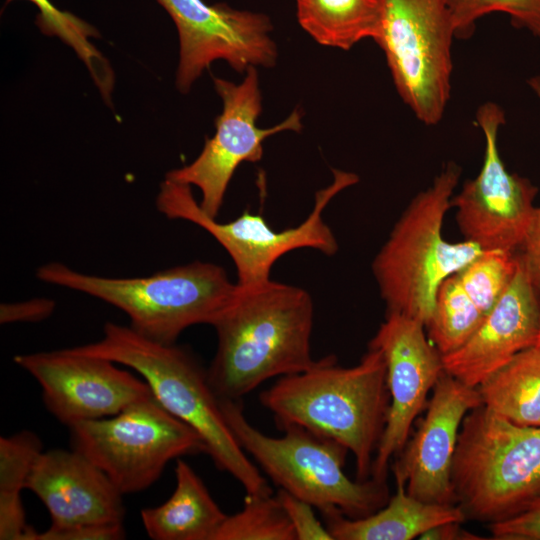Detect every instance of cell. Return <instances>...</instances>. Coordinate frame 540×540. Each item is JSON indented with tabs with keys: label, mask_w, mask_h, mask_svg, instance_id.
<instances>
[{
	"label": "cell",
	"mask_w": 540,
	"mask_h": 540,
	"mask_svg": "<svg viewBox=\"0 0 540 540\" xmlns=\"http://www.w3.org/2000/svg\"><path fill=\"white\" fill-rule=\"evenodd\" d=\"M313 318L312 297L301 287L272 279L238 284L212 325L217 349L207 376L214 392L241 400L268 379L311 368Z\"/></svg>",
	"instance_id": "obj_1"
},
{
	"label": "cell",
	"mask_w": 540,
	"mask_h": 540,
	"mask_svg": "<svg viewBox=\"0 0 540 540\" xmlns=\"http://www.w3.org/2000/svg\"><path fill=\"white\" fill-rule=\"evenodd\" d=\"M259 400L280 429L300 426L351 451L357 480L369 479L390 406L379 349L368 346L351 367L337 365L333 355L323 357L305 371L279 377Z\"/></svg>",
	"instance_id": "obj_2"
},
{
	"label": "cell",
	"mask_w": 540,
	"mask_h": 540,
	"mask_svg": "<svg viewBox=\"0 0 540 540\" xmlns=\"http://www.w3.org/2000/svg\"><path fill=\"white\" fill-rule=\"evenodd\" d=\"M134 370L172 415L193 428L218 469L246 493H272L266 479L236 441L204 369L186 348L144 337L130 326L107 322L100 340L72 348Z\"/></svg>",
	"instance_id": "obj_3"
},
{
	"label": "cell",
	"mask_w": 540,
	"mask_h": 540,
	"mask_svg": "<svg viewBox=\"0 0 540 540\" xmlns=\"http://www.w3.org/2000/svg\"><path fill=\"white\" fill-rule=\"evenodd\" d=\"M36 277L118 308L128 316L133 330L163 344H174L191 326H212L238 288L222 266L203 261L124 278L87 274L49 262L36 270Z\"/></svg>",
	"instance_id": "obj_4"
},
{
	"label": "cell",
	"mask_w": 540,
	"mask_h": 540,
	"mask_svg": "<svg viewBox=\"0 0 540 540\" xmlns=\"http://www.w3.org/2000/svg\"><path fill=\"white\" fill-rule=\"evenodd\" d=\"M459 176V167L448 164L411 200L375 255L372 272L387 314H403L426 326L440 284L484 251L471 241L449 242L442 234Z\"/></svg>",
	"instance_id": "obj_5"
},
{
	"label": "cell",
	"mask_w": 540,
	"mask_h": 540,
	"mask_svg": "<svg viewBox=\"0 0 540 540\" xmlns=\"http://www.w3.org/2000/svg\"><path fill=\"white\" fill-rule=\"evenodd\" d=\"M451 483L466 519L491 524L517 515L540 497V427L473 408L459 430Z\"/></svg>",
	"instance_id": "obj_6"
},
{
	"label": "cell",
	"mask_w": 540,
	"mask_h": 540,
	"mask_svg": "<svg viewBox=\"0 0 540 540\" xmlns=\"http://www.w3.org/2000/svg\"><path fill=\"white\" fill-rule=\"evenodd\" d=\"M220 402L236 441L281 489L320 511L335 508L349 518L368 516L388 502L386 481L346 475L348 450L338 442L296 425L282 427L281 437L268 436L248 421L240 400Z\"/></svg>",
	"instance_id": "obj_7"
},
{
	"label": "cell",
	"mask_w": 540,
	"mask_h": 540,
	"mask_svg": "<svg viewBox=\"0 0 540 540\" xmlns=\"http://www.w3.org/2000/svg\"><path fill=\"white\" fill-rule=\"evenodd\" d=\"M357 182L354 173L334 170L332 183L316 192L307 217L283 230L273 229L261 214L248 211L234 220L219 222L202 210L190 185L167 178L160 185L156 207L169 219L193 223L209 233L233 261L237 284L247 286L270 280L273 265L293 250L310 248L335 255L338 242L322 213L339 192Z\"/></svg>",
	"instance_id": "obj_8"
},
{
	"label": "cell",
	"mask_w": 540,
	"mask_h": 540,
	"mask_svg": "<svg viewBox=\"0 0 540 540\" xmlns=\"http://www.w3.org/2000/svg\"><path fill=\"white\" fill-rule=\"evenodd\" d=\"M69 428L72 449L98 466L123 495L150 487L171 460L207 453L202 437L154 396Z\"/></svg>",
	"instance_id": "obj_9"
},
{
	"label": "cell",
	"mask_w": 540,
	"mask_h": 540,
	"mask_svg": "<svg viewBox=\"0 0 540 540\" xmlns=\"http://www.w3.org/2000/svg\"><path fill=\"white\" fill-rule=\"evenodd\" d=\"M376 43L402 100L424 124H437L450 95L455 37L447 0H379Z\"/></svg>",
	"instance_id": "obj_10"
},
{
	"label": "cell",
	"mask_w": 540,
	"mask_h": 540,
	"mask_svg": "<svg viewBox=\"0 0 540 540\" xmlns=\"http://www.w3.org/2000/svg\"><path fill=\"white\" fill-rule=\"evenodd\" d=\"M240 84L214 77L216 92L223 102L216 118V132L207 138L198 157L190 164L171 170L167 179L196 186L201 192L200 207L217 218L231 178L243 162H257L263 156V142L276 133L302 129L301 114L295 109L280 124L263 129L256 125L262 110L255 66L246 70Z\"/></svg>",
	"instance_id": "obj_11"
},
{
	"label": "cell",
	"mask_w": 540,
	"mask_h": 540,
	"mask_svg": "<svg viewBox=\"0 0 540 540\" xmlns=\"http://www.w3.org/2000/svg\"><path fill=\"white\" fill-rule=\"evenodd\" d=\"M476 122L485 136L484 160L478 175L452 197L456 221L465 240L482 250L517 251L532 218L537 188L510 173L498 150V130L505 122L500 106L479 107Z\"/></svg>",
	"instance_id": "obj_12"
},
{
	"label": "cell",
	"mask_w": 540,
	"mask_h": 540,
	"mask_svg": "<svg viewBox=\"0 0 540 540\" xmlns=\"http://www.w3.org/2000/svg\"><path fill=\"white\" fill-rule=\"evenodd\" d=\"M13 360L39 383L46 408L68 427L116 415L154 396L141 376L72 348L19 354Z\"/></svg>",
	"instance_id": "obj_13"
},
{
	"label": "cell",
	"mask_w": 540,
	"mask_h": 540,
	"mask_svg": "<svg viewBox=\"0 0 540 540\" xmlns=\"http://www.w3.org/2000/svg\"><path fill=\"white\" fill-rule=\"evenodd\" d=\"M174 21L180 42L176 84L183 93L210 63L225 60L242 72L250 66L272 67L277 48L270 19L223 3L203 0H157Z\"/></svg>",
	"instance_id": "obj_14"
},
{
	"label": "cell",
	"mask_w": 540,
	"mask_h": 540,
	"mask_svg": "<svg viewBox=\"0 0 540 540\" xmlns=\"http://www.w3.org/2000/svg\"><path fill=\"white\" fill-rule=\"evenodd\" d=\"M424 328L417 319L389 313L368 345L379 349L385 359L390 394L387 421L371 470L377 481H386L391 458L404 449L414 419L444 372L442 355Z\"/></svg>",
	"instance_id": "obj_15"
},
{
	"label": "cell",
	"mask_w": 540,
	"mask_h": 540,
	"mask_svg": "<svg viewBox=\"0 0 540 540\" xmlns=\"http://www.w3.org/2000/svg\"><path fill=\"white\" fill-rule=\"evenodd\" d=\"M481 404L477 387L442 373L425 417L393 466L411 496L427 503L456 504L451 469L459 430L465 415Z\"/></svg>",
	"instance_id": "obj_16"
},
{
	"label": "cell",
	"mask_w": 540,
	"mask_h": 540,
	"mask_svg": "<svg viewBox=\"0 0 540 540\" xmlns=\"http://www.w3.org/2000/svg\"><path fill=\"white\" fill-rule=\"evenodd\" d=\"M26 489L47 508L51 527L124 522L123 494L98 466L74 449L42 451Z\"/></svg>",
	"instance_id": "obj_17"
},
{
	"label": "cell",
	"mask_w": 540,
	"mask_h": 540,
	"mask_svg": "<svg viewBox=\"0 0 540 540\" xmlns=\"http://www.w3.org/2000/svg\"><path fill=\"white\" fill-rule=\"evenodd\" d=\"M539 333L540 294L520 263L511 284L474 334L457 350L442 355L444 371L476 388L516 354L536 346Z\"/></svg>",
	"instance_id": "obj_18"
},
{
	"label": "cell",
	"mask_w": 540,
	"mask_h": 540,
	"mask_svg": "<svg viewBox=\"0 0 540 540\" xmlns=\"http://www.w3.org/2000/svg\"><path fill=\"white\" fill-rule=\"evenodd\" d=\"M394 475L395 495L368 516L349 518L335 508L320 511L333 540H410L437 525L466 520L459 505L421 501L407 492L400 473Z\"/></svg>",
	"instance_id": "obj_19"
},
{
	"label": "cell",
	"mask_w": 540,
	"mask_h": 540,
	"mask_svg": "<svg viewBox=\"0 0 540 540\" xmlns=\"http://www.w3.org/2000/svg\"><path fill=\"white\" fill-rule=\"evenodd\" d=\"M176 487L163 504L141 511V521L153 540H214L225 514L207 487L184 460L175 466Z\"/></svg>",
	"instance_id": "obj_20"
},
{
	"label": "cell",
	"mask_w": 540,
	"mask_h": 540,
	"mask_svg": "<svg viewBox=\"0 0 540 540\" xmlns=\"http://www.w3.org/2000/svg\"><path fill=\"white\" fill-rule=\"evenodd\" d=\"M481 402L498 416L525 427H540V349L516 354L477 386Z\"/></svg>",
	"instance_id": "obj_21"
},
{
	"label": "cell",
	"mask_w": 540,
	"mask_h": 540,
	"mask_svg": "<svg viewBox=\"0 0 540 540\" xmlns=\"http://www.w3.org/2000/svg\"><path fill=\"white\" fill-rule=\"evenodd\" d=\"M301 27L319 44L350 49L379 33V0H297Z\"/></svg>",
	"instance_id": "obj_22"
},
{
	"label": "cell",
	"mask_w": 540,
	"mask_h": 540,
	"mask_svg": "<svg viewBox=\"0 0 540 540\" xmlns=\"http://www.w3.org/2000/svg\"><path fill=\"white\" fill-rule=\"evenodd\" d=\"M38 436L20 431L0 438V539L37 540V532L26 522L21 491L38 455L42 452Z\"/></svg>",
	"instance_id": "obj_23"
},
{
	"label": "cell",
	"mask_w": 540,
	"mask_h": 540,
	"mask_svg": "<svg viewBox=\"0 0 540 540\" xmlns=\"http://www.w3.org/2000/svg\"><path fill=\"white\" fill-rule=\"evenodd\" d=\"M484 317L453 274L440 284L425 328L433 345L441 355H446L465 344Z\"/></svg>",
	"instance_id": "obj_24"
},
{
	"label": "cell",
	"mask_w": 540,
	"mask_h": 540,
	"mask_svg": "<svg viewBox=\"0 0 540 540\" xmlns=\"http://www.w3.org/2000/svg\"><path fill=\"white\" fill-rule=\"evenodd\" d=\"M214 540H296L277 496L247 493L240 511L227 515Z\"/></svg>",
	"instance_id": "obj_25"
},
{
	"label": "cell",
	"mask_w": 540,
	"mask_h": 540,
	"mask_svg": "<svg viewBox=\"0 0 540 540\" xmlns=\"http://www.w3.org/2000/svg\"><path fill=\"white\" fill-rule=\"evenodd\" d=\"M519 266L517 251L484 250L456 276L486 316L511 284Z\"/></svg>",
	"instance_id": "obj_26"
},
{
	"label": "cell",
	"mask_w": 540,
	"mask_h": 540,
	"mask_svg": "<svg viewBox=\"0 0 540 540\" xmlns=\"http://www.w3.org/2000/svg\"><path fill=\"white\" fill-rule=\"evenodd\" d=\"M455 37H470L476 21L491 13H505L517 28L540 39V0H447Z\"/></svg>",
	"instance_id": "obj_27"
},
{
	"label": "cell",
	"mask_w": 540,
	"mask_h": 540,
	"mask_svg": "<svg viewBox=\"0 0 540 540\" xmlns=\"http://www.w3.org/2000/svg\"><path fill=\"white\" fill-rule=\"evenodd\" d=\"M276 496L292 524L296 540H333L326 525L318 520L314 506L281 488Z\"/></svg>",
	"instance_id": "obj_28"
},
{
	"label": "cell",
	"mask_w": 540,
	"mask_h": 540,
	"mask_svg": "<svg viewBox=\"0 0 540 540\" xmlns=\"http://www.w3.org/2000/svg\"><path fill=\"white\" fill-rule=\"evenodd\" d=\"M488 527L495 539L540 540V497L517 515Z\"/></svg>",
	"instance_id": "obj_29"
},
{
	"label": "cell",
	"mask_w": 540,
	"mask_h": 540,
	"mask_svg": "<svg viewBox=\"0 0 540 540\" xmlns=\"http://www.w3.org/2000/svg\"><path fill=\"white\" fill-rule=\"evenodd\" d=\"M517 254L523 270L540 294V205L534 209Z\"/></svg>",
	"instance_id": "obj_30"
},
{
	"label": "cell",
	"mask_w": 540,
	"mask_h": 540,
	"mask_svg": "<svg viewBox=\"0 0 540 540\" xmlns=\"http://www.w3.org/2000/svg\"><path fill=\"white\" fill-rule=\"evenodd\" d=\"M125 537L124 525H78L51 527L38 533L37 540H119Z\"/></svg>",
	"instance_id": "obj_31"
},
{
	"label": "cell",
	"mask_w": 540,
	"mask_h": 540,
	"mask_svg": "<svg viewBox=\"0 0 540 540\" xmlns=\"http://www.w3.org/2000/svg\"><path fill=\"white\" fill-rule=\"evenodd\" d=\"M55 302L46 298H36L23 302L2 303L1 324L14 322H38L48 318L54 311Z\"/></svg>",
	"instance_id": "obj_32"
},
{
	"label": "cell",
	"mask_w": 540,
	"mask_h": 540,
	"mask_svg": "<svg viewBox=\"0 0 540 540\" xmlns=\"http://www.w3.org/2000/svg\"><path fill=\"white\" fill-rule=\"evenodd\" d=\"M419 538L429 540L480 539V537L462 530L458 522L437 525L427 530Z\"/></svg>",
	"instance_id": "obj_33"
},
{
	"label": "cell",
	"mask_w": 540,
	"mask_h": 540,
	"mask_svg": "<svg viewBox=\"0 0 540 540\" xmlns=\"http://www.w3.org/2000/svg\"><path fill=\"white\" fill-rule=\"evenodd\" d=\"M529 85L540 99V76L531 78L529 80Z\"/></svg>",
	"instance_id": "obj_34"
},
{
	"label": "cell",
	"mask_w": 540,
	"mask_h": 540,
	"mask_svg": "<svg viewBox=\"0 0 540 540\" xmlns=\"http://www.w3.org/2000/svg\"><path fill=\"white\" fill-rule=\"evenodd\" d=\"M536 347H538V348L540 349V333H539V337H538V341H537Z\"/></svg>",
	"instance_id": "obj_35"
}]
</instances>
